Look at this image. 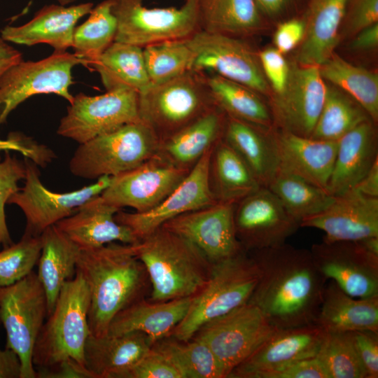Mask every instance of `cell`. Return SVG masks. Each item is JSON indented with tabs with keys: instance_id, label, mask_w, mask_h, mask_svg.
<instances>
[{
	"instance_id": "obj_22",
	"label": "cell",
	"mask_w": 378,
	"mask_h": 378,
	"mask_svg": "<svg viewBox=\"0 0 378 378\" xmlns=\"http://www.w3.org/2000/svg\"><path fill=\"white\" fill-rule=\"evenodd\" d=\"M300 226L322 230L323 240L330 242L378 237V197L351 189L336 196L325 210L302 220Z\"/></svg>"
},
{
	"instance_id": "obj_49",
	"label": "cell",
	"mask_w": 378,
	"mask_h": 378,
	"mask_svg": "<svg viewBox=\"0 0 378 378\" xmlns=\"http://www.w3.org/2000/svg\"><path fill=\"white\" fill-rule=\"evenodd\" d=\"M258 58L266 80L272 87L274 94L281 93L288 79L290 66L277 49L267 48L258 52Z\"/></svg>"
},
{
	"instance_id": "obj_41",
	"label": "cell",
	"mask_w": 378,
	"mask_h": 378,
	"mask_svg": "<svg viewBox=\"0 0 378 378\" xmlns=\"http://www.w3.org/2000/svg\"><path fill=\"white\" fill-rule=\"evenodd\" d=\"M165 354L182 378H225L224 372L210 348L202 341H187L168 336L152 346Z\"/></svg>"
},
{
	"instance_id": "obj_47",
	"label": "cell",
	"mask_w": 378,
	"mask_h": 378,
	"mask_svg": "<svg viewBox=\"0 0 378 378\" xmlns=\"http://www.w3.org/2000/svg\"><path fill=\"white\" fill-rule=\"evenodd\" d=\"M121 378H182L172 360L154 347L151 349Z\"/></svg>"
},
{
	"instance_id": "obj_3",
	"label": "cell",
	"mask_w": 378,
	"mask_h": 378,
	"mask_svg": "<svg viewBox=\"0 0 378 378\" xmlns=\"http://www.w3.org/2000/svg\"><path fill=\"white\" fill-rule=\"evenodd\" d=\"M148 272L150 300L193 297L207 284L213 265L189 241L160 227L132 244Z\"/></svg>"
},
{
	"instance_id": "obj_14",
	"label": "cell",
	"mask_w": 378,
	"mask_h": 378,
	"mask_svg": "<svg viewBox=\"0 0 378 378\" xmlns=\"http://www.w3.org/2000/svg\"><path fill=\"white\" fill-rule=\"evenodd\" d=\"M24 162L26 167L24 185L10 197L8 204H15L22 210L26 218L24 232L34 236L41 235L46 228L101 195L111 181V176H105L78 190L56 192L43 184L38 165L27 158Z\"/></svg>"
},
{
	"instance_id": "obj_36",
	"label": "cell",
	"mask_w": 378,
	"mask_h": 378,
	"mask_svg": "<svg viewBox=\"0 0 378 378\" xmlns=\"http://www.w3.org/2000/svg\"><path fill=\"white\" fill-rule=\"evenodd\" d=\"M90 65L99 73L106 91L129 88L139 94L151 85L143 48L135 45L114 41Z\"/></svg>"
},
{
	"instance_id": "obj_56",
	"label": "cell",
	"mask_w": 378,
	"mask_h": 378,
	"mask_svg": "<svg viewBox=\"0 0 378 378\" xmlns=\"http://www.w3.org/2000/svg\"><path fill=\"white\" fill-rule=\"evenodd\" d=\"M351 43L356 50L374 49L378 45V22L364 28L358 33Z\"/></svg>"
},
{
	"instance_id": "obj_46",
	"label": "cell",
	"mask_w": 378,
	"mask_h": 378,
	"mask_svg": "<svg viewBox=\"0 0 378 378\" xmlns=\"http://www.w3.org/2000/svg\"><path fill=\"white\" fill-rule=\"evenodd\" d=\"M26 174L24 162L5 151L4 159L0 155V248L13 244L6 219L5 206L10 197L17 192L18 183L24 180Z\"/></svg>"
},
{
	"instance_id": "obj_35",
	"label": "cell",
	"mask_w": 378,
	"mask_h": 378,
	"mask_svg": "<svg viewBox=\"0 0 378 378\" xmlns=\"http://www.w3.org/2000/svg\"><path fill=\"white\" fill-rule=\"evenodd\" d=\"M255 0H199L200 30L244 38L262 27Z\"/></svg>"
},
{
	"instance_id": "obj_25",
	"label": "cell",
	"mask_w": 378,
	"mask_h": 378,
	"mask_svg": "<svg viewBox=\"0 0 378 378\" xmlns=\"http://www.w3.org/2000/svg\"><path fill=\"white\" fill-rule=\"evenodd\" d=\"M120 210L106 203L99 195L55 225L80 248H96L115 241L138 243L139 240L132 230L115 220V215Z\"/></svg>"
},
{
	"instance_id": "obj_37",
	"label": "cell",
	"mask_w": 378,
	"mask_h": 378,
	"mask_svg": "<svg viewBox=\"0 0 378 378\" xmlns=\"http://www.w3.org/2000/svg\"><path fill=\"white\" fill-rule=\"evenodd\" d=\"M205 80L215 104L225 115L267 130L274 127L270 107L250 88L214 74Z\"/></svg>"
},
{
	"instance_id": "obj_48",
	"label": "cell",
	"mask_w": 378,
	"mask_h": 378,
	"mask_svg": "<svg viewBox=\"0 0 378 378\" xmlns=\"http://www.w3.org/2000/svg\"><path fill=\"white\" fill-rule=\"evenodd\" d=\"M0 151L21 153L40 167H46L56 158L53 150L20 132H11L6 139H0Z\"/></svg>"
},
{
	"instance_id": "obj_6",
	"label": "cell",
	"mask_w": 378,
	"mask_h": 378,
	"mask_svg": "<svg viewBox=\"0 0 378 378\" xmlns=\"http://www.w3.org/2000/svg\"><path fill=\"white\" fill-rule=\"evenodd\" d=\"M160 142L153 130L139 120L79 144L69 168L85 179L115 176L156 155Z\"/></svg>"
},
{
	"instance_id": "obj_62",
	"label": "cell",
	"mask_w": 378,
	"mask_h": 378,
	"mask_svg": "<svg viewBox=\"0 0 378 378\" xmlns=\"http://www.w3.org/2000/svg\"><path fill=\"white\" fill-rule=\"evenodd\" d=\"M0 325H1V321H0Z\"/></svg>"
},
{
	"instance_id": "obj_57",
	"label": "cell",
	"mask_w": 378,
	"mask_h": 378,
	"mask_svg": "<svg viewBox=\"0 0 378 378\" xmlns=\"http://www.w3.org/2000/svg\"><path fill=\"white\" fill-rule=\"evenodd\" d=\"M22 60V53L0 36V78L8 69Z\"/></svg>"
},
{
	"instance_id": "obj_61",
	"label": "cell",
	"mask_w": 378,
	"mask_h": 378,
	"mask_svg": "<svg viewBox=\"0 0 378 378\" xmlns=\"http://www.w3.org/2000/svg\"><path fill=\"white\" fill-rule=\"evenodd\" d=\"M60 5L66 6L69 4L74 2L76 0H57Z\"/></svg>"
},
{
	"instance_id": "obj_1",
	"label": "cell",
	"mask_w": 378,
	"mask_h": 378,
	"mask_svg": "<svg viewBox=\"0 0 378 378\" xmlns=\"http://www.w3.org/2000/svg\"><path fill=\"white\" fill-rule=\"evenodd\" d=\"M248 253L259 270L248 302L276 329L315 323L327 281L310 250L284 243Z\"/></svg>"
},
{
	"instance_id": "obj_21",
	"label": "cell",
	"mask_w": 378,
	"mask_h": 378,
	"mask_svg": "<svg viewBox=\"0 0 378 378\" xmlns=\"http://www.w3.org/2000/svg\"><path fill=\"white\" fill-rule=\"evenodd\" d=\"M326 332L316 323L276 329L227 378H266L297 361L315 357Z\"/></svg>"
},
{
	"instance_id": "obj_27",
	"label": "cell",
	"mask_w": 378,
	"mask_h": 378,
	"mask_svg": "<svg viewBox=\"0 0 378 378\" xmlns=\"http://www.w3.org/2000/svg\"><path fill=\"white\" fill-rule=\"evenodd\" d=\"M153 344L141 332L102 337L90 335L84 349L85 368L92 378H121Z\"/></svg>"
},
{
	"instance_id": "obj_38",
	"label": "cell",
	"mask_w": 378,
	"mask_h": 378,
	"mask_svg": "<svg viewBox=\"0 0 378 378\" xmlns=\"http://www.w3.org/2000/svg\"><path fill=\"white\" fill-rule=\"evenodd\" d=\"M325 80L356 100L376 124L378 120V76L333 53L319 66Z\"/></svg>"
},
{
	"instance_id": "obj_9",
	"label": "cell",
	"mask_w": 378,
	"mask_h": 378,
	"mask_svg": "<svg viewBox=\"0 0 378 378\" xmlns=\"http://www.w3.org/2000/svg\"><path fill=\"white\" fill-rule=\"evenodd\" d=\"M144 0H113L117 20L115 41L144 48L175 39H186L200 30L199 0H186L179 8H149Z\"/></svg>"
},
{
	"instance_id": "obj_20",
	"label": "cell",
	"mask_w": 378,
	"mask_h": 378,
	"mask_svg": "<svg viewBox=\"0 0 378 378\" xmlns=\"http://www.w3.org/2000/svg\"><path fill=\"white\" fill-rule=\"evenodd\" d=\"M213 148L202 155L182 182L158 206L144 213L120 210L115 215V220L129 227L140 241L169 220L217 202L209 181Z\"/></svg>"
},
{
	"instance_id": "obj_7",
	"label": "cell",
	"mask_w": 378,
	"mask_h": 378,
	"mask_svg": "<svg viewBox=\"0 0 378 378\" xmlns=\"http://www.w3.org/2000/svg\"><path fill=\"white\" fill-rule=\"evenodd\" d=\"M216 106L204 74L192 69L166 82L151 84L138 94L139 118L153 130L160 141Z\"/></svg>"
},
{
	"instance_id": "obj_51",
	"label": "cell",
	"mask_w": 378,
	"mask_h": 378,
	"mask_svg": "<svg viewBox=\"0 0 378 378\" xmlns=\"http://www.w3.org/2000/svg\"><path fill=\"white\" fill-rule=\"evenodd\" d=\"M266 378H330L321 360L315 357L297 361L269 374Z\"/></svg>"
},
{
	"instance_id": "obj_18",
	"label": "cell",
	"mask_w": 378,
	"mask_h": 378,
	"mask_svg": "<svg viewBox=\"0 0 378 378\" xmlns=\"http://www.w3.org/2000/svg\"><path fill=\"white\" fill-rule=\"evenodd\" d=\"M310 252L314 263L326 281L333 280L354 298L378 296V255L358 241L314 244Z\"/></svg>"
},
{
	"instance_id": "obj_29",
	"label": "cell",
	"mask_w": 378,
	"mask_h": 378,
	"mask_svg": "<svg viewBox=\"0 0 378 378\" xmlns=\"http://www.w3.org/2000/svg\"><path fill=\"white\" fill-rule=\"evenodd\" d=\"M193 297L164 302L142 299L117 314L110 323L106 335L141 332L155 343L171 335L186 315Z\"/></svg>"
},
{
	"instance_id": "obj_8",
	"label": "cell",
	"mask_w": 378,
	"mask_h": 378,
	"mask_svg": "<svg viewBox=\"0 0 378 378\" xmlns=\"http://www.w3.org/2000/svg\"><path fill=\"white\" fill-rule=\"evenodd\" d=\"M48 316L45 290L37 274L0 288V321L6 333V347L13 351L21 365L20 378H37L33 364L34 346Z\"/></svg>"
},
{
	"instance_id": "obj_60",
	"label": "cell",
	"mask_w": 378,
	"mask_h": 378,
	"mask_svg": "<svg viewBox=\"0 0 378 378\" xmlns=\"http://www.w3.org/2000/svg\"><path fill=\"white\" fill-rule=\"evenodd\" d=\"M368 251L378 255V237H370L358 241Z\"/></svg>"
},
{
	"instance_id": "obj_45",
	"label": "cell",
	"mask_w": 378,
	"mask_h": 378,
	"mask_svg": "<svg viewBox=\"0 0 378 378\" xmlns=\"http://www.w3.org/2000/svg\"><path fill=\"white\" fill-rule=\"evenodd\" d=\"M41 248V235L24 232L18 242L0 251V288L16 283L33 271Z\"/></svg>"
},
{
	"instance_id": "obj_50",
	"label": "cell",
	"mask_w": 378,
	"mask_h": 378,
	"mask_svg": "<svg viewBox=\"0 0 378 378\" xmlns=\"http://www.w3.org/2000/svg\"><path fill=\"white\" fill-rule=\"evenodd\" d=\"M353 336L367 378L378 377V332L370 330L354 331Z\"/></svg>"
},
{
	"instance_id": "obj_40",
	"label": "cell",
	"mask_w": 378,
	"mask_h": 378,
	"mask_svg": "<svg viewBox=\"0 0 378 378\" xmlns=\"http://www.w3.org/2000/svg\"><path fill=\"white\" fill-rule=\"evenodd\" d=\"M267 188L299 223L325 210L335 198L326 189L280 169Z\"/></svg>"
},
{
	"instance_id": "obj_17",
	"label": "cell",
	"mask_w": 378,
	"mask_h": 378,
	"mask_svg": "<svg viewBox=\"0 0 378 378\" xmlns=\"http://www.w3.org/2000/svg\"><path fill=\"white\" fill-rule=\"evenodd\" d=\"M327 85L316 65H293L284 90L273 94L274 127L310 137L323 108Z\"/></svg>"
},
{
	"instance_id": "obj_4",
	"label": "cell",
	"mask_w": 378,
	"mask_h": 378,
	"mask_svg": "<svg viewBox=\"0 0 378 378\" xmlns=\"http://www.w3.org/2000/svg\"><path fill=\"white\" fill-rule=\"evenodd\" d=\"M90 302L89 288L82 275L76 272L74 277L64 284L38 336L33 352L36 370L70 359L85 367L84 349L90 335Z\"/></svg>"
},
{
	"instance_id": "obj_32",
	"label": "cell",
	"mask_w": 378,
	"mask_h": 378,
	"mask_svg": "<svg viewBox=\"0 0 378 378\" xmlns=\"http://www.w3.org/2000/svg\"><path fill=\"white\" fill-rule=\"evenodd\" d=\"M315 323L326 332H378V296L354 298L328 280Z\"/></svg>"
},
{
	"instance_id": "obj_11",
	"label": "cell",
	"mask_w": 378,
	"mask_h": 378,
	"mask_svg": "<svg viewBox=\"0 0 378 378\" xmlns=\"http://www.w3.org/2000/svg\"><path fill=\"white\" fill-rule=\"evenodd\" d=\"M186 40L194 54L192 70L218 75L260 94L270 93L258 53L243 38L199 30Z\"/></svg>"
},
{
	"instance_id": "obj_39",
	"label": "cell",
	"mask_w": 378,
	"mask_h": 378,
	"mask_svg": "<svg viewBox=\"0 0 378 378\" xmlns=\"http://www.w3.org/2000/svg\"><path fill=\"white\" fill-rule=\"evenodd\" d=\"M369 120L368 113L356 100L337 87L327 85L325 102L310 137L338 141Z\"/></svg>"
},
{
	"instance_id": "obj_59",
	"label": "cell",
	"mask_w": 378,
	"mask_h": 378,
	"mask_svg": "<svg viewBox=\"0 0 378 378\" xmlns=\"http://www.w3.org/2000/svg\"><path fill=\"white\" fill-rule=\"evenodd\" d=\"M291 0H255L261 12L268 15H276L284 11Z\"/></svg>"
},
{
	"instance_id": "obj_10",
	"label": "cell",
	"mask_w": 378,
	"mask_h": 378,
	"mask_svg": "<svg viewBox=\"0 0 378 378\" xmlns=\"http://www.w3.org/2000/svg\"><path fill=\"white\" fill-rule=\"evenodd\" d=\"M78 64L87 66L74 53L54 50L46 58L36 62L22 59L8 69L0 78V127L13 110L34 95L55 94L71 103V72Z\"/></svg>"
},
{
	"instance_id": "obj_33",
	"label": "cell",
	"mask_w": 378,
	"mask_h": 378,
	"mask_svg": "<svg viewBox=\"0 0 378 378\" xmlns=\"http://www.w3.org/2000/svg\"><path fill=\"white\" fill-rule=\"evenodd\" d=\"M41 239L36 274L46 293L48 315L64 284L76 274L80 248L56 225L46 228L41 234Z\"/></svg>"
},
{
	"instance_id": "obj_52",
	"label": "cell",
	"mask_w": 378,
	"mask_h": 378,
	"mask_svg": "<svg viewBox=\"0 0 378 378\" xmlns=\"http://www.w3.org/2000/svg\"><path fill=\"white\" fill-rule=\"evenodd\" d=\"M305 32L303 20L291 19L281 23L274 35V48L286 54L301 43Z\"/></svg>"
},
{
	"instance_id": "obj_44",
	"label": "cell",
	"mask_w": 378,
	"mask_h": 378,
	"mask_svg": "<svg viewBox=\"0 0 378 378\" xmlns=\"http://www.w3.org/2000/svg\"><path fill=\"white\" fill-rule=\"evenodd\" d=\"M316 357L330 378H367L352 332H326Z\"/></svg>"
},
{
	"instance_id": "obj_30",
	"label": "cell",
	"mask_w": 378,
	"mask_h": 378,
	"mask_svg": "<svg viewBox=\"0 0 378 378\" xmlns=\"http://www.w3.org/2000/svg\"><path fill=\"white\" fill-rule=\"evenodd\" d=\"M350 1L310 0L297 56L299 64L319 66L334 53Z\"/></svg>"
},
{
	"instance_id": "obj_58",
	"label": "cell",
	"mask_w": 378,
	"mask_h": 378,
	"mask_svg": "<svg viewBox=\"0 0 378 378\" xmlns=\"http://www.w3.org/2000/svg\"><path fill=\"white\" fill-rule=\"evenodd\" d=\"M353 189L365 195L378 197V160Z\"/></svg>"
},
{
	"instance_id": "obj_23",
	"label": "cell",
	"mask_w": 378,
	"mask_h": 378,
	"mask_svg": "<svg viewBox=\"0 0 378 378\" xmlns=\"http://www.w3.org/2000/svg\"><path fill=\"white\" fill-rule=\"evenodd\" d=\"M274 136L279 169L326 190L338 141L302 136L276 128Z\"/></svg>"
},
{
	"instance_id": "obj_28",
	"label": "cell",
	"mask_w": 378,
	"mask_h": 378,
	"mask_svg": "<svg viewBox=\"0 0 378 378\" xmlns=\"http://www.w3.org/2000/svg\"><path fill=\"white\" fill-rule=\"evenodd\" d=\"M274 130H267L226 115L222 139L242 159L262 187L279 169Z\"/></svg>"
},
{
	"instance_id": "obj_15",
	"label": "cell",
	"mask_w": 378,
	"mask_h": 378,
	"mask_svg": "<svg viewBox=\"0 0 378 378\" xmlns=\"http://www.w3.org/2000/svg\"><path fill=\"white\" fill-rule=\"evenodd\" d=\"M236 236L247 252L286 243L300 227L268 188L261 186L234 204Z\"/></svg>"
},
{
	"instance_id": "obj_19",
	"label": "cell",
	"mask_w": 378,
	"mask_h": 378,
	"mask_svg": "<svg viewBox=\"0 0 378 378\" xmlns=\"http://www.w3.org/2000/svg\"><path fill=\"white\" fill-rule=\"evenodd\" d=\"M234 203L217 202L176 216L162 227L192 244L212 264L245 251L236 236Z\"/></svg>"
},
{
	"instance_id": "obj_55",
	"label": "cell",
	"mask_w": 378,
	"mask_h": 378,
	"mask_svg": "<svg viewBox=\"0 0 378 378\" xmlns=\"http://www.w3.org/2000/svg\"><path fill=\"white\" fill-rule=\"evenodd\" d=\"M21 365L17 354L11 349L0 347V378H20Z\"/></svg>"
},
{
	"instance_id": "obj_13",
	"label": "cell",
	"mask_w": 378,
	"mask_h": 378,
	"mask_svg": "<svg viewBox=\"0 0 378 378\" xmlns=\"http://www.w3.org/2000/svg\"><path fill=\"white\" fill-rule=\"evenodd\" d=\"M276 330L259 308L248 302L204 323L192 338L202 341L210 348L227 378Z\"/></svg>"
},
{
	"instance_id": "obj_34",
	"label": "cell",
	"mask_w": 378,
	"mask_h": 378,
	"mask_svg": "<svg viewBox=\"0 0 378 378\" xmlns=\"http://www.w3.org/2000/svg\"><path fill=\"white\" fill-rule=\"evenodd\" d=\"M209 181L217 202L235 204L261 187L242 159L222 139L212 149Z\"/></svg>"
},
{
	"instance_id": "obj_42",
	"label": "cell",
	"mask_w": 378,
	"mask_h": 378,
	"mask_svg": "<svg viewBox=\"0 0 378 378\" xmlns=\"http://www.w3.org/2000/svg\"><path fill=\"white\" fill-rule=\"evenodd\" d=\"M113 0H104L93 7L89 17L76 27L72 46L74 54L90 65L115 41L117 20L113 13Z\"/></svg>"
},
{
	"instance_id": "obj_53",
	"label": "cell",
	"mask_w": 378,
	"mask_h": 378,
	"mask_svg": "<svg viewBox=\"0 0 378 378\" xmlns=\"http://www.w3.org/2000/svg\"><path fill=\"white\" fill-rule=\"evenodd\" d=\"M349 30L356 34L378 22V0H351Z\"/></svg>"
},
{
	"instance_id": "obj_26",
	"label": "cell",
	"mask_w": 378,
	"mask_h": 378,
	"mask_svg": "<svg viewBox=\"0 0 378 378\" xmlns=\"http://www.w3.org/2000/svg\"><path fill=\"white\" fill-rule=\"evenodd\" d=\"M375 123L367 120L340 139L333 168L326 190L339 196L351 189L378 160Z\"/></svg>"
},
{
	"instance_id": "obj_31",
	"label": "cell",
	"mask_w": 378,
	"mask_h": 378,
	"mask_svg": "<svg viewBox=\"0 0 378 378\" xmlns=\"http://www.w3.org/2000/svg\"><path fill=\"white\" fill-rule=\"evenodd\" d=\"M226 115L217 106L160 141L158 154L173 165L190 170L223 137Z\"/></svg>"
},
{
	"instance_id": "obj_2",
	"label": "cell",
	"mask_w": 378,
	"mask_h": 378,
	"mask_svg": "<svg viewBox=\"0 0 378 378\" xmlns=\"http://www.w3.org/2000/svg\"><path fill=\"white\" fill-rule=\"evenodd\" d=\"M76 272L89 288L88 324L96 337L106 335L117 314L150 293L148 272L132 244L112 242L80 248Z\"/></svg>"
},
{
	"instance_id": "obj_5",
	"label": "cell",
	"mask_w": 378,
	"mask_h": 378,
	"mask_svg": "<svg viewBox=\"0 0 378 378\" xmlns=\"http://www.w3.org/2000/svg\"><path fill=\"white\" fill-rule=\"evenodd\" d=\"M258 279V268L246 251L214 264L207 284L193 297L186 315L170 336L189 340L204 323L246 304Z\"/></svg>"
},
{
	"instance_id": "obj_24",
	"label": "cell",
	"mask_w": 378,
	"mask_h": 378,
	"mask_svg": "<svg viewBox=\"0 0 378 378\" xmlns=\"http://www.w3.org/2000/svg\"><path fill=\"white\" fill-rule=\"evenodd\" d=\"M92 8L91 2L70 6H45L27 23L6 26L1 31V37L15 44L31 46L46 43L55 51H66L72 46L77 22L89 14Z\"/></svg>"
},
{
	"instance_id": "obj_43",
	"label": "cell",
	"mask_w": 378,
	"mask_h": 378,
	"mask_svg": "<svg viewBox=\"0 0 378 378\" xmlns=\"http://www.w3.org/2000/svg\"><path fill=\"white\" fill-rule=\"evenodd\" d=\"M186 39L164 41L143 48L151 84L166 82L192 69L194 54Z\"/></svg>"
},
{
	"instance_id": "obj_12",
	"label": "cell",
	"mask_w": 378,
	"mask_h": 378,
	"mask_svg": "<svg viewBox=\"0 0 378 378\" xmlns=\"http://www.w3.org/2000/svg\"><path fill=\"white\" fill-rule=\"evenodd\" d=\"M138 93L117 88L97 96L80 92L74 97L57 133L78 144L139 120Z\"/></svg>"
},
{
	"instance_id": "obj_16",
	"label": "cell",
	"mask_w": 378,
	"mask_h": 378,
	"mask_svg": "<svg viewBox=\"0 0 378 378\" xmlns=\"http://www.w3.org/2000/svg\"><path fill=\"white\" fill-rule=\"evenodd\" d=\"M189 170L178 168L158 154L139 167L115 176L100 195L120 209L144 213L158 206L182 182Z\"/></svg>"
},
{
	"instance_id": "obj_54",
	"label": "cell",
	"mask_w": 378,
	"mask_h": 378,
	"mask_svg": "<svg viewBox=\"0 0 378 378\" xmlns=\"http://www.w3.org/2000/svg\"><path fill=\"white\" fill-rule=\"evenodd\" d=\"M38 377H82L92 378L85 367L74 360H65L52 368L36 370Z\"/></svg>"
}]
</instances>
